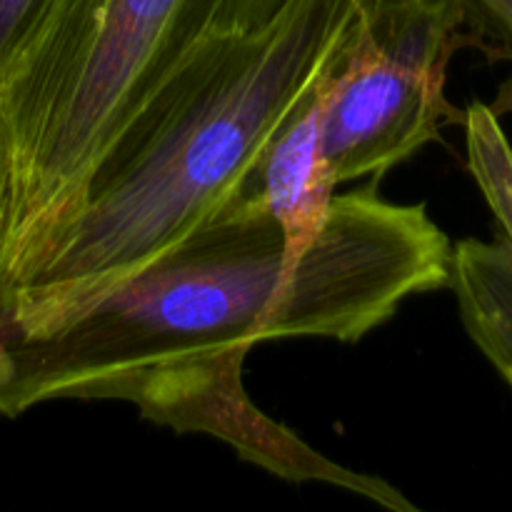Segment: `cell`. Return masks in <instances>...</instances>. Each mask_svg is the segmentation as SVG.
I'll return each mask as SVG.
<instances>
[{
	"mask_svg": "<svg viewBox=\"0 0 512 512\" xmlns=\"http://www.w3.org/2000/svg\"><path fill=\"white\" fill-rule=\"evenodd\" d=\"M453 245L428 205L335 195L300 258L260 193L240 188L135 278L53 330L0 340V415L93 400L105 383L263 340L358 343L410 298L448 288Z\"/></svg>",
	"mask_w": 512,
	"mask_h": 512,
	"instance_id": "1",
	"label": "cell"
},
{
	"mask_svg": "<svg viewBox=\"0 0 512 512\" xmlns=\"http://www.w3.org/2000/svg\"><path fill=\"white\" fill-rule=\"evenodd\" d=\"M360 5L285 0L260 28L215 25L125 123L70 213L0 285V340L53 330L238 195Z\"/></svg>",
	"mask_w": 512,
	"mask_h": 512,
	"instance_id": "2",
	"label": "cell"
},
{
	"mask_svg": "<svg viewBox=\"0 0 512 512\" xmlns=\"http://www.w3.org/2000/svg\"><path fill=\"white\" fill-rule=\"evenodd\" d=\"M225 0H53L0 80L10 148L0 285L70 213L120 130Z\"/></svg>",
	"mask_w": 512,
	"mask_h": 512,
	"instance_id": "3",
	"label": "cell"
},
{
	"mask_svg": "<svg viewBox=\"0 0 512 512\" xmlns=\"http://www.w3.org/2000/svg\"><path fill=\"white\" fill-rule=\"evenodd\" d=\"M463 43L450 0H363L323 115V158L335 188L380 178L440 138L458 110L445 78Z\"/></svg>",
	"mask_w": 512,
	"mask_h": 512,
	"instance_id": "4",
	"label": "cell"
},
{
	"mask_svg": "<svg viewBox=\"0 0 512 512\" xmlns=\"http://www.w3.org/2000/svg\"><path fill=\"white\" fill-rule=\"evenodd\" d=\"M245 355V350H233L123 375L105 383L95 400H123L135 405L145 420L168 425L175 433L225 440L243 460L290 483L338 485L393 512H415L398 488L333 463L293 430L260 413L243 388Z\"/></svg>",
	"mask_w": 512,
	"mask_h": 512,
	"instance_id": "5",
	"label": "cell"
},
{
	"mask_svg": "<svg viewBox=\"0 0 512 512\" xmlns=\"http://www.w3.org/2000/svg\"><path fill=\"white\" fill-rule=\"evenodd\" d=\"M358 15L338 45L330 50L318 75L305 85L300 98L268 135L243 183V188L263 195L270 213L283 228L285 245L293 258H300L318 238L338 190L325 168L323 115L330 83L358 23Z\"/></svg>",
	"mask_w": 512,
	"mask_h": 512,
	"instance_id": "6",
	"label": "cell"
},
{
	"mask_svg": "<svg viewBox=\"0 0 512 512\" xmlns=\"http://www.w3.org/2000/svg\"><path fill=\"white\" fill-rule=\"evenodd\" d=\"M448 285L470 340L512 390V248L498 235L460 240Z\"/></svg>",
	"mask_w": 512,
	"mask_h": 512,
	"instance_id": "7",
	"label": "cell"
},
{
	"mask_svg": "<svg viewBox=\"0 0 512 512\" xmlns=\"http://www.w3.org/2000/svg\"><path fill=\"white\" fill-rule=\"evenodd\" d=\"M468 168L493 210L498 238L512 248V145L498 115L485 103H473L463 115Z\"/></svg>",
	"mask_w": 512,
	"mask_h": 512,
	"instance_id": "8",
	"label": "cell"
},
{
	"mask_svg": "<svg viewBox=\"0 0 512 512\" xmlns=\"http://www.w3.org/2000/svg\"><path fill=\"white\" fill-rule=\"evenodd\" d=\"M463 28L493 45L512 63V0H450Z\"/></svg>",
	"mask_w": 512,
	"mask_h": 512,
	"instance_id": "9",
	"label": "cell"
},
{
	"mask_svg": "<svg viewBox=\"0 0 512 512\" xmlns=\"http://www.w3.org/2000/svg\"><path fill=\"white\" fill-rule=\"evenodd\" d=\"M53 0H0V80Z\"/></svg>",
	"mask_w": 512,
	"mask_h": 512,
	"instance_id": "10",
	"label": "cell"
},
{
	"mask_svg": "<svg viewBox=\"0 0 512 512\" xmlns=\"http://www.w3.org/2000/svg\"><path fill=\"white\" fill-rule=\"evenodd\" d=\"M285 0H225L218 25L233 30H253L268 23Z\"/></svg>",
	"mask_w": 512,
	"mask_h": 512,
	"instance_id": "11",
	"label": "cell"
},
{
	"mask_svg": "<svg viewBox=\"0 0 512 512\" xmlns=\"http://www.w3.org/2000/svg\"><path fill=\"white\" fill-rule=\"evenodd\" d=\"M8 175H10V148L8 133H5V120L0 115V225L5 213V195H8Z\"/></svg>",
	"mask_w": 512,
	"mask_h": 512,
	"instance_id": "12",
	"label": "cell"
}]
</instances>
